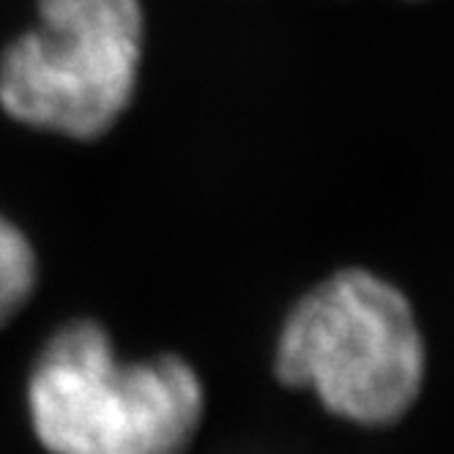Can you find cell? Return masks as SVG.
<instances>
[{
	"instance_id": "277c9868",
	"label": "cell",
	"mask_w": 454,
	"mask_h": 454,
	"mask_svg": "<svg viewBox=\"0 0 454 454\" xmlns=\"http://www.w3.org/2000/svg\"><path fill=\"white\" fill-rule=\"evenodd\" d=\"M39 282V261L30 239L0 214V329L30 301Z\"/></svg>"
},
{
	"instance_id": "7a4b0ae2",
	"label": "cell",
	"mask_w": 454,
	"mask_h": 454,
	"mask_svg": "<svg viewBox=\"0 0 454 454\" xmlns=\"http://www.w3.org/2000/svg\"><path fill=\"white\" fill-rule=\"evenodd\" d=\"M282 386L312 392L332 416L392 427L419 403L427 342L408 296L370 269H340L290 307L274 348Z\"/></svg>"
},
{
	"instance_id": "6da1fadb",
	"label": "cell",
	"mask_w": 454,
	"mask_h": 454,
	"mask_svg": "<svg viewBox=\"0 0 454 454\" xmlns=\"http://www.w3.org/2000/svg\"><path fill=\"white\" fill-rule=\"evenodd\" d=\"M27 416L50 454H184L206 416V388L181 356L118 359L107 329L69 320L27 375Z\"/></svg>"
},
{
	"instance_id": "3957f363",
	"label": "cell",
	"mask_w": 454,
	"mask_h": 454,
	"mask_svg": "<svg viewBox=\"0 0 454 454\" xmlns=\"http://www.w3.org/2000/svg\"><path fill=\"white\" fill-rule=\"evenodd\" d=\"M36 9L39 27L0 58V107L39 132L99 140L140 82V0H36Z\"/></svg>"
}]
</instances>
